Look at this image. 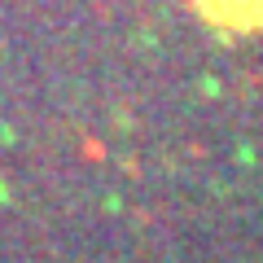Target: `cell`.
<instances>
[{"mask_svg": "<svg viewBox=\"0 0 263 263\" xmlns=\"http://www.w3.org/2000/svg\"><path fill=\"white\" fill-rule=\"evenodd\" d=\"M197 13L228 31H259L263 27V0H193Z\"/></svg>", "mask_w": 263, "mask_h": 263, "instance_id": "6da1fadb", "label": "cell"}]
</instances>
